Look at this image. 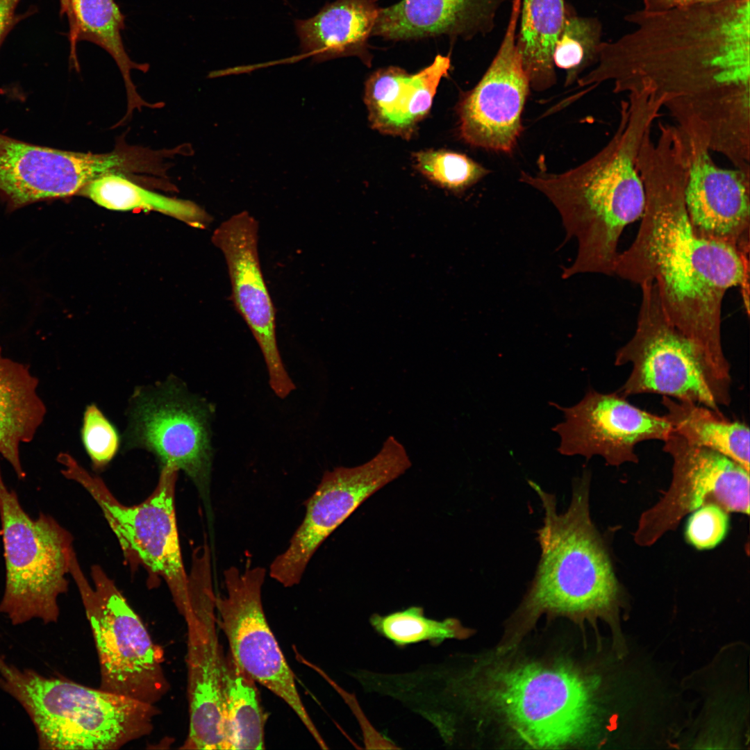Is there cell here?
<instances>
[{
	"mask_svg": "<svg viewBox=\"0 0 750 750\" xmlns=\"http://www.w3.org/2000/svg\"><path fill=\"white\" fill-rule=\"evenodd\" d=\"M619 123L608 142L579 166L561 174L522 172L520 181L538 190L558 209L567 234L578 240L567 276L614 274L620 235L642 217L645 194L637 158L645 135L660 115L664 99L640 88L626 94Z\"/></svg>",
	"mask_w": 750,
	"mask_h": 750,
	"instance_id": "3",
	"label": "cell"
},
{
	"mask_svg": "<svg viewBox=\"0 0 750 750\" xmlns=\"http://www.w3.org/2000/svg\"><path fill=\"white\" fill-rule=\"evenodd\" d=\"M216 597L196 598L187 631L189 730L181 749L226 750L221 694L222 649L216 631Z\"/></svg>",
	"mask_w": 750,
	"mask_h": 750,
	"instance_id": "19",
	"label": "cell"
},
{
	"mask_svg": "<svg viewBox=\"0 0 750 750\" xmlns=\"http://www.w3.org/2000/svg\"><path fill=\"white\" fill-rule=\"evenodd\" d=\"M504 0H401L380 8L372 35L412 40L439 35L470 38L492 28Z\"/></svg>",
	"mask_w": 750,
	"mask_h": 750,
	"instance_id": "21",
	"label": "cell"
},
{
	"mask_svg": "<svg viewBox=\"0 0 750 750\" xmlns=\"http://www.w3.org/2000/svg\"><path fill=\"white\" fill-rule=\"evenodd\" d=\"M727 512L714 504L696 510L688 519L685 538L697 549H710L719 544L728 528Z\"/></svg>",
	"mask_w": 750,
	"mask_h": 750,
	"instance_id": "33",
	"label": "cell"
},
{
	"mask_svg": "<svg viewBox=\"0 0 750 750\" xmlns=\"http://www.w3.org/2000/svg\"><path fill=\"white\" fill-rule=\"evenodd\" d=\"M712 1H719V0H669V1L670 3H672V5H674V6H676H676H686V5H688V4H690V3H697V2Z\"/></svg>",
	"mask_w": 750,
	"mask_h": 750,
	"instance_id": "35",
	"label": "cell"
},
{
	"mask_svg": "<svg viewBox=\"0 0 750 750\" xmlns=\"http://www.w3.org/2000/svg\"><path fill=\"white\" fill-rule=\"evenodd\" d=\"M379 8L377 0H335L311 17L296 19L301 56L316 62L356 56L370 67L368 40Z\"/></svg>",
	"mask_w": 750,
	"mask_h": 750,
	"instance_id": "22",
	"label": "cell"
},
{
	"mask_svg": "<svg viewBox=\"0 0 750 750\" xmlns=\"http://www.w3.org/2000/svg\"><path fill=\"white\" fill-rule=\"evenodd\" d=\"M263 567L241 572L235 567L224 572L226 594L215 599L218 623L229 645V652L240 668L283 700L322 748L325 742L301 701L293 672L265 615L262 587Z\"/></svg>",
	"mask_w": 750,
	"mask_h": 750,
	"instance_id": "12",
	"label": "cell"
},
{
	"mask_svg": "<svg viewBox=\"0 0 750 750\" xmlns=\"http://www.w3.org/2000/svg\"><path fill=\"white\" fill-rule=\"evenodd\" d=\"M565 8V0H521L516 44L530 86L536 91L556 83L553 51Z\"/></svg>",
	"mask_w": 750,
	"mask_h": 750,
	"instance_id": "27",
	"label": "cell"
},
{
	"mask_svg": "<svg viewBox=\"0 0 750 750\" xmlns=\"http://www.w3.org/2000/svg\"><path fill=\"white\" fill-rule=\"evenodd\" d=\"M451 67L449 56L438 54L415 74L390 66L375 71L365 83V102L372 127L380 133L409 139L429 112L441 79Z\"/></svg>",
	"mask_w": 750,
	"mask_h": 750,
	"instance_id": "20",
	"label": "cell"
},
{
	"mask_svg": "<svg viewBox=\"0 0 750 750\" xmlns=\"http://www.w3.org/2000/svg\"><path fill=\"white\" fill-rule=\"evenodd\" d=\"M20 0H0V47L12 28L19 21L16 9Z\"/></svg>",
	"mask_w": 750,
	"mask_h": 750,
	"instance_id": "34",
	"label": "cell"
},
{
	"mask_svg": "<svg viewBox=\"0 0 750 750\" xmlns=\"http://www.w3.org/2000/svg\"><path fill=\"white\" fill-rule=\"evenodd\" d=\"M258 232V222L243 211L222 222L214 231L212 242L224 256L234 306L260 347L272 389L283 399L295 387L277 346L275 308L260 265Z\"/></svg>",
	"mask_w": 750,
	"mask_h": 750,
	"instance_id": "17",
	"label": "cell"
},
{
	"mask_svg": "<svg viewBox=\"0 0 750 750\" xmlns=\"http://www.w3.org/2000/svg\"><path fill=\"white\" fill-rule=\"evenodd\" d=\"M590 472L574 478L569 505L558 512L553 494L533 481L544 516L537 539L538 565L499 650L506 653L542 615L581 622L608 618L616 610L618 583L606 545L590 515Z\"/></svg>",
	"mask_w": 750,
	"mask_h": 750,
	"instance_id": "4",
	"label": "cell"
},
{
	"mask_svg": "<svg viewBox=\"0 0 750 750\" xmlns=\"http://www.w3.org/2000/svg\"><path fill=\"white\" fill-rule=\"evenodd\" d=\"M664 415L688 442L716 451L749 472V428L703 405L662 396Z\"/></svg>",
	"mask_w": 750,
	"mask_h": 750,
	"instance_id": "25",
	"label": "cell"
},
{
	"mask_svg": "<svg viewBox=\"0 0 750 750\" xmlns=\"http://www.w3.org/2000/svg\"><path fill=\"white\" fill-rule=\"evenodd\" d=\"M657 139L644 137L637 158L645 204L638 234L619 253L614 274L642 285L653 283L670 322L693 341L723 381L731 379L722 343L721 313L728 289L748 298L749 257L698 235L685 201L688 172L685 137L669 124Z\"/></svg>",
	"mask_w": 750,
	"mask_h": 750,
	"instance_id": "1",
	"label": "cell"
},
{
	"mask_svg": "<svg viewBox=\"0 0 750 750\" xmlns=\"http://www.w3.org/2000/svg\"><path fill=\"white\" fill-rule=\"evenodd\" d=\"M60 3L62 11L66 12L69 20L73 44L81 40L94 43L106 51L117 65L127 93L128 110L124 119L135 108H157L156 104H149L140 97L131 81L132 69L146 72L149 65L133 62L126 52L121 36L124 16L115 1L60 0Z\"/></svg>",
	"mask_w": 750,
	"mask_h": 750,
	"instance_id": "24",
	"label": "cell"
},
{
	"mask_svg": "<svg viewBox=\"0 0 750 750\" xmlns=\"http://www.w3.org/2000/svg\"><path fill=\"white\" fill-rule=\"evenodd\" d=\"M57 460L63 466L61 473L82 485L97 503L127 559L164 580L178 612L185 619L190 606L188 575L181 552L174 508L178 470L163 465L151 494L140 504L128 506L121 503L99 478L90 474L68 453H60Z\"/></svg>",
	"mask_w": 750,
	"mask_h": 750,
	"instance_id": "9",
	"label": "cell"
},
{
	"mask_svg": "<svg viewBox=\"0 0 750 750\" xmlns=\"http://www.w3.org/2000/svg\"><path fill=\"white\" fill-rule=\"evenodd\" d=\"M410 466L403 446L390 436L368 462L326 472L305 502V516L288 548L271 563L270 577L286 588L299 583L308 564L325 540L365 501Z\"/></svg>",
	"mask_w": 750,
	"mask_h": 750,
	"instance_id": "10",
	"label": "cell"
},
{
	"mask_svg": "<svg viewBox=\"0 0 750 750\" xmlns=\"http://www.w3.org/2000/svg\"><path fill=\"white\" fill-rule=\"evenodd\" d=\"M0 688L28 715L40 749H119L150 735L160 713L155 705L21 669L1 655Z\"/></svg>",
	"mask_w": 750,
	"mask_h": 750,
	"instance_id": "5",
	"label": "cell"
},
{
	"mask_svg": "<svg viewBox=\"0 0 750 750\" xmlns=\"http://www.w3.org/2000/svg\"><path fill=\"white\" fill-rule=\"evenodd\" d=\"M372 629L399 649L428 642L439 647L448 640H466L474 631L456 617L437 619L427 617L422 606H412L388 614L373 613L369 618Z\"/></svg>",
	"mask_w": 750,
	"mask_h": 750,
	"instance_id": "29",
	"label": "cell"
},
{
	"mask_svg": "<svg viewBox=\"0 0 750 750\" xmlns=\"http://www.w3.org/2000/svg\"><path fill=\"white\" fill-rule=\"evenodd\" d=\"M205 401L176 378L137 389L128 412L126 444L153 453L163 465L183 470L209 497L212 468L210 419Z\"/></svg>",
	"mask_w": 750,
	"mask_h": 750,
	"instance_id": "11",
	"label": "cell"
},
{
	"mask_svg": "<svg viewBox=\"0 0 750 750\" xmlns=\"http://www.w3.org/2000/svg\"><path fill=\"white\" fill-rule=\"evenodd\" d=\"M80 194L109 210L124 211L140 208L158 211L195 228H205L212 220L194 202L150 191L122 174H110L97 178L88 183Z\"/></svg>",
	"mask_w": 750,
	"mask_h": 750,
	"instance_id": "28",
	"label": "cell"
},
{
	"mask_svg": "<svg viewBox=\"0 0 750 750\" xmlns=\"http://www.w3.org/2000/svg\"><path fill=\"white\" fill-rule=\"evenodd\" d=\"M521 0H513L499 49L481 80L458 106L459 130L468 144L510 153L522 131L530 82L517 44Z\"/></svg>",
	"mask_w": 750,
	"mask_h": 750,
	"instance_id": "14",
	"label": "cell"
},
{
	"mask_svg": "<svg viewBox=\"0 0 750 750\" xmlns=\"http://www.w3.org/2000/svg\"><path fill=\"white\" fill-rule=\"evenodd\" d=\"M686 140L685 201L692 228L704 239L726 244L749 256L750 172L719 166L704 144Z\"/></svg>",
	"mask_w": 750,
	"mask_h": 750,
	"instance_id": "18",
	"label": "cell"
},
{
	"mask_svg": "<svg viewBox=\"0 0 750 750\" xmlns=\"http://www.w3.org/2000/svg\"><path fill=\"white\" fill-rule=\"evenodd\" d=\"M663 442V451L673 460L672 482L661 499L641 515L633 538L637 544L651 546L686 515L706 505L749 513V471L674 431Z\"/></svg>",
	"mask_w": 750,
	"mask_h": 750,
	"instance_id": "13",
	"label": "cell"
},
{
	"mask_svg": "<svg viewBox=\"0 0 750 750\" xmlns=\"http://www.w3.org/2000/svg\"><path fill=\"white\" fill-rule=\"evenodd\" d=\"M590 677L564 663L497 662L449 655L422 668L417 688L424 718L441 735L464 742L490 717L531 749L582 744L596 704Z\"/></svg>",
	"mask_w": 750,
	"mask_h": 750,
	"instance_id": "2",
	"label": "cell"
},
{
	"mask_svg": "<svg viewBox=\"0 0 750 750\" xmlns=\"http://www.w3.org/2000/svg\"><path fill=\"white\" fill-rule=\"evenodd\" d=\"M600 46L597 23L578 16L566 4L553 51L554 66L566 72L565 85L574 83L583 70L598 60Z\"/></svg>",
	"mask_w": 750,
	"mask_h": 750,
	"instance_id": "30",
	"label": "cell"
},
{
	"mask_svg": "<svg viewBox=\"0 0 750 750\" xmlns=\"http://www.w3.org/2000/svg\"><path fill=\"white\" fill-rule=\"evenodd\" d=\"M417 169L442 188L463 190L479 181L489 171L467 156L447 150L421 151L414 155Z\"/></svg>",
	"mask_w": 750,
	"mask_h": 750,
	"instance_id": "31",
	"label": "cell"
},
{
	"mask_svg": "<svg viewBox=\"0 0 750 750\" xmlns=\"http://www.w3.org/2000/svg\"><path fill=\"white\" fill-rule=\"evenodd\" d=\"M256 682L228 651L221 660V694L226 750L265 749L266 714Z\"/></svg>",
	"mask_w": 750,
	"mask_h": 750,
	"instance_id": "26",
	"label": "cell"
},
{
	"mask_svg": "<svg viewBox=\"0 0 750 750\" xmlns=\"http://www.w3.org/2000/svg\"><path fill=\"white\" fill-rule=\"evenodd\" d=\"M0 520L6 567L0 613L17 626L33 619L56 622L58 598L68 590L72 535L49 515L31 518L1 468Z\"/></svg>",
	"mask_w": 750,
	"mask_h": 750,
	"instance_id": "6",
	"label": "cell"
},
{
	"mask_svg": "<svg viewBox=\"0 0 750 750\" xmlns=\"http://www.w3.org/2000/svg\"><path fill=\"white\" fill-rule=\"evenodd\" d=\"M642 301L637 326L615 354V365H632L616 391L627 398L658 394L703 405L717 412L731 402V385L716 374L702 351L666 315L656 285H640Z\"/></svg>",
	"mask_w": 750,
	"mask_h": 750,
	"instance_id": "8",
	"label": "cell"
},
{
	"mask_svg": "<svg viewBox=\"0 0 750 750\" xmlns=\"http://www.w3.org/2000/svg\"><path fill=\"white\" fill-rule=\"evenodd\" d=\"M81 437L96 468L106 466L118 449L119 437L115 428L94 404L88 406L84 412Z\"/></svg>",
	"mask_w": 750,
	"mask_h": 750,
	"instance_id": "32",
	"label": "cell"
},
{
	"mask_svg": "<svg viewBox=\"0 0 750 750\" xmlns=\"http://www.w3.org/2000/svg\"><path fill=\"white\" fill-rule=\"evenodd\" d=\"M38 385L29 367L3 357L0 346V455L19 479L25 477L19 446L33 440L47 412Z\"/></svg>",
	"mask_w": 750,
	"mask_h": 750,
	"instance_id": "23",
	"label": "cell"
},
{
	"mask_svg": "<svg viewBox=\"0 0 750 750\" xmlns=\"http://www.w3.org/2000/svg\"><path fill=\"white\" fill-rule=\"evenodd\" d=\"M69 574L92 630L99 660V688L156 706L170 688L162 650L100 567H92V585L74 552Z\"/></svg>",
	"mask_w": 750,
	"mask_h": 750,
	"instance_id": "7",
	"label": "cell"
},
{
	"mask_svg": "<svg viewBox=\"0 0 750 750\" xmlns=\"http://www.w3.org/2000/svg\"><path fill=\"white\" fill-rule=\"evenodd\" d=\"M118 155L38 146L0 133V199L10 210L80 194L90 182L116 173Z\"/></svg>",
	"mask_w": 750,
	"mask_h": 750,
	"instance_id": "16",
	"label": "cell"
},
{
	"mask_svg": "<svg viewBox=\"0 0 750 750\" xmlns=\"http://www.w3.org/2000/svg\"><path fill=\"white\" fill-rule=\"evenodd\" d=\"M553 406L564 414V420L553 428L560 437L558 451L587 459L599 456L612 466L638 462V444L664 442L673 431L665 416L635 406L617 392L601 393L590 388L572 407Z\"/></svg>",
	"mask_w": 750,
	"mask_h": 750,
	"instance_id": "15",
	"label": "cell"
}]
</instances>
